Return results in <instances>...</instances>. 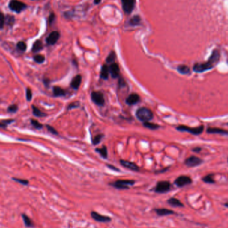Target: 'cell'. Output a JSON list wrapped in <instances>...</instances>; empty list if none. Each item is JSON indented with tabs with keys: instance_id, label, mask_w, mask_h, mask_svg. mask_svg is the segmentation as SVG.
I'll return each instance as SVG.
<instances>
[{
	"instance_id": "obj_50",
	"label": "cell",
	"mask_w": 228,
	"mask_h": 228,
	"mask_svg": "<svg viewBox=\"0 0 228 228\" xmlns=\"http://www.w3.org/2000/svg\"><path fill=\"white\" fill-rule=\"evenodd\" d=\"M227 63H228V60H227Z\"/></svg>"
},
{
	"instance_id": "obj_4",
	"label": "cell",
	"mask_w": 228,
	"mask_h": 228,
	"mask_svg": "<svg viewBox=\"0 0 228 228\" xmlns=\"http://www.w3.org/2000/svg\"><path fill=\"white\" fill-rule=\"evenodd\" d=\"M177 130L180 131H185V132L190 133L194 136H198L202 133L204 130V126L201 125V126L197 127H189L188 126H185V125H179L177 127Z\"/></svg>"
},
{
	"instance_id": "obj_34",
	"label": "cell",
	"mask_w": 228,
	"mask_h": 228,
	"mask_svg": "<svg viewBox=\"0 0 228 228\" xmlns=\"http://www.w3.org/2000/svg\"><path fill=\"white\" fill-rule=\"evenodd\" d=\"M104 137V136L102 134H98V135L96 136L94 138L92 139V144L94 145H97L100 142L101 139H102V137Z\"/></svg>"
},
{
	"instance_id": "obj_27",
	"label": "cell",
	"mask_w": 228,
	"mask_h": 228,
	"mask_svg": "<svg viewBox=\"0 0 228 228\" xmlns=\"http://www.w3.org/2000/svg\"><path fill=\"white\" fill-rule=\"evenodd\" d=\"M96 151L100 153V156L103 157V158H107L108 157V151H107V148H106V146H103L102 148H97L96 149Z\"/></svg>"
},
{
	"instance_id": "obj_21",
	"label": "cell",
	"mask_w": 228,
	"mask_h": 228,
	"mask_svg": "<svg viewBox=\"0 0 228 228\" xmlns=\"http://www.w3.org/2000/svg\"><path fill=\"white\" fill-rule=\"evenodd\" d=\"M177 72L180 73L181 74L187 75L190 73V68L186 65H179L177 66Z\"/></svg>"
},
{
	"instance_id": "obj_3",
	"label": "cell",
	"mask_w": 228,
	"mask_h": 228,
	"mask_svg": "<svg viewBox=\"0 0 228 228\" xmlns=\"http://www.w3.org/2000/svg\"><path fill=\"white\" fill-rule=\"evenodd\" d=\"M134 183L135 182L134 180H116L115 182L110 183V185L118 189H127L129 188V186L134 185Z\"/></svg>"
},
{
	"instance_id": "obj_15",
	"label": "cell",
	"mask_w": 228,
	"mask_h": 228,
	"mask_svg": "<svg viewBox=\"0 0 228 228\" xmlns=\"http://www.w3.org/2000/svg\"><path fill=\"white\" fill-rule=\"evenodd\" d=\"M140 96L136 94V93H132V94L129 95L126 99V103L128 105L132 106V105H134L138 103L140 101Z\"/></svg>"
},
{
	"instance_id": "obj_41",
	"label": "cell",
	"mask_w": 228,
	"mask_h": 228,
	"mask_svg": "<svg viewBox=\"0 0 228 228\" xmlns=\"http://www.w3.org/2000/svg\"><path fill=\"white\" fill-rule=\"evenodd\" d=\"M79 103L78 102H73V103L70 104L69 106H68V110H71L72 108H75V107H79Z\"/></svg>"
},
{
	"instance_id": "obj_18",
	"label": "cell",
	"mask_w": 228,
	"mask_h": 228,
	"mask_svg": "<svg viewBox=\"0 0 228 228\" xmlns=\"http://www.w3.org/2000/svg\"><path fill=\"white\" fill-rule=\"evenodd\" d=\"M109 74H110V69L107 65L104 64V65L102 66L101 68L100 77L104 80H108V78H109Z\"/></svg>"
},
{
	"instance_id": "obj_39",
	"label": "cell",
	"mask_w": 228,
	"mask_h": 228,
	"mask_svg": "<svg viewBox=\"0 0 228 228\" xmlns=\"http://www.w3.org/2000/svg\"><path fill=\"white\" fill-rule=\"evenodd\" d=\"M32 98V90L30 88H27L26 89V99L28 101H31V99Z\"/></svg>"
},
{
	"instance_id": "obj_47",
	"label": "cell",
	"mask_w": 228,
	"mask_h": 228,
	"mask_svg": "<svg viewBox=\"0 0 228 228\" xmlns=\"http://www.w3.org/2000/svg\"><path fill=\"white\" fill-rule=\"evenodd\" d=\"M194 151H195V152H199L200 150H201V148H196L193 150Z\"/></svg>"
},
{
	"instance_id": "obj_19",
	"label": "cell",
	"mask_w": 228,
	"mask_h": 228,
	"mask_svg": "<svg viewBox=\"0 0 228 228\" xmlns=\"http://www.w3.org/2000/svg\"><path fill=\"white\" fill-rule=\"evenodd\" d=\"M155 212L157 215L160 216H165L167 215H171L174 214L175 212L172 211L171 209H165V208H160V209H156Z\"/></svg>"
},
{
	"instance_id": "obj_25",
	"label": "cell",
	"mask_w": 228,
	"mask_h": 228,
	"mask_svg": "<svg viewBox=\"0 0 228 228\" xmlns=\"http://www.w3.org/2000/svg\"><path fill=\"white\" fill-rule=\"evenodd\" d=\"M32 111H33V114L35 116L40 117L41 118V117H44V116L47 115L45 113L42 112V111L39 109V108H38L35 106H32Z\"/></svg>"
},
{
	"instance_id": "obj_49",
	"label": "cell",
	"mask_w": 228,
	"mask_h": 228,
	"mask_svg": "<svg viewBox=\"0 0 228 228\" xmlns=\"http://www.w3.org/2000/svg\"><path fill=\"white\" fill-rule=\"evenodd\" d=\"M225 206H226V207H228V203H227L225 204Z\"/></svg>"
},
{
	"instance_id": "obj_12",
	"label": "cell",
	"mask_w": 228,
	"mask_h": 228,
	"mask_svg": "<svg viewBox=\"0 0 228 228\" xmlns=\"http://www.w3.org/2000/svg\"><path fill=\"white\" fill-rule=\"evenodd\" d=\"M91 217L94 219V220L98 222H102V223H106V222H109L111 221V218L110 217L100 215L96 212H91Z\"/></svg>"
},
{
	"instance_id": "obj_42",
	"label": "cell",
	"mask_w": 228,
	"mask_h": 228,
	"mask_svg": "<svg viewBox=\"0 0 228 228\" xmlns=\"http://www.w3.org/2000/svg\"><path fill=\"white\" fill-rule=\"evenodd\" d=\"M5 23V17L4 16V13H1V29H3Z\"/></svg>"
},
{
	"instance_id": "obj_40",
	"label": "cell",
	"mask_w": 228,
	"mask_h": 228,
	"mask_svg": "<svg viewBox=\"0 0 228 228\" xmlns=\"http://www.w3.org/2000/svg\"><path fill=\"white\" fill-rule=\"evenodd\" d=\"M46 128H47L48 130L50 131V132L52 133V134H54V135H58V131L56 130L53 127H52L49 125H46Z\"/></svg>"
},
{
	"instance_id": "obj_29",
	"label": "cell",
	"mask_w": 228,
	"mask_h": 228,
	"mask_svg": "<svg viewBox=\"0 0 228 228\" xmlns=\"http://www.w3.org/2000/svg\"><path fill=\"white\" fill-rule=\"evenodd\" d=\"M204 182L207 183H214L215 180L213 179V174H209L203 178Z\"/></svg>"
},
{
	"instance_id": "obj_2",
	"label": "cell",
	"mask_w": 228,
	"mask_h": 228,
	"mask_svg": "<svg viewBox=\"0 0 228 228\" xmlns=\"http://www.w3.org/2000/svg\"><path fill=\"white\" fill-rule=\"evenodd\" d=\"M136 116L140 121L147 122L153 118V113L148 108L141 107L136 112Z\"/></svg>"
},
{
	"instance_id": "obj_11",
	"label": "cell",
	"mask_w": 228,
	"mask_h": 228,
	"mask_svg": "<svg viewBox=\"0 0 228 228\" xmlns=\"http://www.w3.org/2000/svg\"><path fill=\"white\" fill-rule=\"evenodd\" d=\"M60 37V33L57 31H54L50 34L48 37L46 38V42L49 45H54L58 42Z\"/></svg>"
},
{
	"instance_id": "obj_23",
	"label": "cell",
	"mask_w": 228,
	"mask_h": 228,
	"mask_svg": "<svg viewBox=\"0 0 228 228\" xmlns=\"http://www.w3.org/2000/svg\"><path fill=\"white\" fill-rule=\"evenodd\" d=\"M168 203L170 204L171 206H174V207H183V204L182 203L181 201H179L178 199L172 197L170 198L169 200L167 201Z\"/></svg>"
},
{
	"instance_id": "obj_17",
	"label": "cell",
	"mask_w": 228,
	"mask_h": 228,
	"mask_svg": "<svg viewBox=\"0 0 228 228\" xmlns=\"http://www.w3.org/2000/svg\"><path fill=\"white\" fill-rule=\"evenodd\" d=\"M82 82V75H77L72 79L71 81V87L73 89H78L79 86H80V83Z\"/></svg>"
},
{
	"instance_id": "obj_14",
	"label": "cell",
	"mask_w": 228,
	"mask_h": 228,
	"mask_svg": "<svg viewBox=\"0 0 228 228\" xmlns=\"http://www.w3.org/2000/svg\"><path fill=\"white\" fill-rule=\"evenodd\" d=\"M110 74L113 78H117L120 75V68L118 63H112L110 66Z\"/></svg>"
},
{
	"instance_id": "obj_36",
	"label": "cell",
	"mask_w": 228,
	"mask_h": 228,
	"mask_svg": "<svg viewBox=\"0 0 228 228\" xmlns=\"http://www.w3.org/2000/svg\"><path fill=\"white\" fill-rule=\"evenodd\" d=\"M17 48L18 49H20V51H25L26 49V48H27V46H26V44L25 43V42H20L17 43Z\"/></svg>"
},
{
	"instance_id": "obj_44",
	"label": "cell",
	"mask_w": 228,
	"mask_h": 228,
	"mask_svg": "<svg viewBox=\"0 0 228 228\" xmlns=\"http://www.w3.org/2000/svg\"><path fill=\"white\" fill-rule=\"evenodd\" d=\"M118 82H119V83H118V86H119V87H124V86H125V85H126V83H125L124 80L122 78H121V77H120V78H119Z\"/></svg>"
},
{
	"instance_id": "obj_20",
	"label": "cell",
	"mask_w": 228,
	"mask_h": 228,
	"mask_svg": "<svg viewBox=\"0 0 228 228\" xmlns=\"http://www.w3.org/2000/svg\"><path fill=\"white\" fill-rule=\"evenodd\" d=\"M53 93L55 97H62V96H64L66 94L65 90L58 86L54 87Z\"/></svg>"
},
{
	"instance_id": "obj_45",
	"label": "cell",
	"mask_w": 228,
	"mask_h": 228,
	"mask_svg": "<svg viewBox=\"0 0 228 228\" xmlns=\"http://www.w3.org/2000/svg\"><path fill=\"white\" fill-rule=\"evenodd\" d=\"M107 165V167L108 168H110V169H112V170H115V171H119V169H118V168H116V167H115V166H113V165H110V164H107L106 165Z\"/></svg>"
},
{
	"instance_id": "obj_31",
	"label": "cell",
	"mask_w": 228,
	"mask_h": 228,
	"mask_svg": "<svg viewBox=\"0 0 228 228\" xmlns=\"http://www.w3.org/2000/svg\"><path fill=\"white\" fill-rule=\"evenodd\" d=\"M34 60L38 63H42L44 62L45 57L42 55H36L34 57Z\"/></svg>"
},
{
	"instance_id": "obj_48",
	"label": "cell",
	"mask_w": 228,
	"mask_h": 228,
	"mask_svg": "<svg viewBox=\"0 0 228 228\" xmlns=\"http://www.w3.org/2000/svg\"><path fill=\"white\" fill-rule=\"evenodd\" d=\"M100 1H101V0H94V4H96V5L100 4Z\"/></svg>"
},
{
	"instance_id": "obj_33",
	"label": "cell",
	"mask_w": 228,
	"mask_h": 228,
	"mask_svg": "<svg viewBox=\"0 0 228 228\" xmlns=\"http://www.w3.org/2000/svg\"><path fill=\"white\" fill-rule=\"evenodd\" d=\"M30 122H31L32 125H33L35 128H36V129H38V130H40L43 127L42 124H40V123L39 121H38L37 120H35V119H32L30 120Z\"/></svg>"
},
{
	"instance_id": "obj_43",
	"label": "cell",
	"mask_w": 228,
	"mask_h": 228,
	"mask_svg": "<svg viewBox=\"0 0 228 228\" xmlns=\"http://www.w3.org/2000/svg\"><path fill=\"white\" fill-rule=\"evenodd\" d=\"M54 18H55V15H54V13H52L50 14V16H49V18H48V22H49V23H50V25H51V24H52V23L54 22Z\"/></svg>"
},
{
	"instance_id": "obj_28",
	"label": "cell",
	"mask_w": 228,
	"mask_h": 228,
	"mask_svg": "<svg viewBox=\"0 0 228 228\" xmlns=\"http://www.w3.org/2000/svg\"><path fill=\"white\" fill-rule=\"evenodd\" d=\"M143 125H144V127L148 128V129L152 130H155L159 129V128L160 127L159 125L155 124H153V123H150L148 121L144 122Z\"/></svg>"
},
{
	"instance_id": "obj_10",
	"label": "cell",
	"mask_w": 228,
	"mask_h": 228,
	"mask_svg": "<svg viewBox=\"0 0 228 228\" xmlns=\"http://www.w3.org/2000/svg\"><path fill=\"white\" fill-rule=\"evenodd\" d=\"M121 1L124 12L128 14L132 12L135 5V0H121Z\"/></svg>"
},
{
	"instance_id": "obj_32",
	"label": "cell",
	"mask_w": 228,
	"mask_h": 228,
	"mask_svg": "<svg viewBox=\"0 0 228 228\" xmlns=\"http://www.w3.org/2000/svg\"><path fill=\"white\" fill-rule=\"evenodd\" d=\"M116 59V54L115 51H111L110 54L109 55V56L106 58L107 63H114Z\"/></svg>"
},
{
	"instance_id": "obj_8",
	"label": "cell",
	"mask_w": 228,
	"mask_h": 228,
	"mask_svg": "<svg viewBox=\"0 0 228 228\" xmlns=\"http://www.w3.org/2000/svg\"><path fill=\"white\" fill-rule=\"evenodd\" d=\"M203 163V160L196 156H191L187 158L185 161V164L189 168L196 167Z\"/></svg>"
},
{
	"instance_id": "obj_35",
	"label": "cell",
	"mask_w": 228,
	"mask_h": 228,
	"mask_svg": "<svg viewBox=\"0 0 228 228\" xmlns=\"http://www.w3.org/2000/svg\"><path fill=\"white\" fill-rule=\"evenodd\" d=\"M13 121H14V119H5V120H2L1 123H0V126L2 128H5Z\"/></svg>"
},
{
	"instance_id": "obj_26",
	"label": "cell",
	"mask_w": 228,
	"mask_h": 228,
	"mask_svg": "<svg viewBox=\"0 0 228 228\" xmlns=\"http://www.w3.org/2000/svg\"><path fill=\"white\" fill-rule=\"evenodd\" d=\"M141 21V17H140V16L138 15H136V16H134V17H133L132 18L130 19L129 25H132V26L137 25L140 24Z\"/></svg>"
},
{
	"instance_id": "obj_1",
	"label": "cell",
	"mask_w": 228,
	"mask_h": 228,
	"mask_svg": "<svg viewBox=\"0 0 228 228\" xmlns=\"http://www.w3.org/2000/svg\"><path fill=\"white\" fill-rule=\"evenodd\" d=\"M220 59V53L218 49H215L212 52L211 56L207 61L204 63H196L194 64L193 69L195 72L202 73L206 71H208L217 65Z\"/></svg>"
},
{
	"instance_id": "obj_7",
	"label": "cell",
	"mask_w": 228,
	"mask_h": 228,
	"mask_svg": "<svg viewBox=\"0 0 228 228\" xmlns=\"http://www.w3.org/2000/svg\"><path fill=\"white\" fill-rule=\"evenodd\" d=\"M191 183V178L186 176V175H181V176L178 177L175 181V184L179 188H182V187L189 185Z\"/></svg>"
},
{
	"instance_id": "obj_5",
	"label": "cell",
	"mask_w": 228,
	"mask_h": 228,
	"mask_svg": "<svg viewBox=\"0 0 228 228\" xmlns=\"http://www.w3.org/2000/svg\"><path fill=\"white\" fill-rule=\"evenodd\" d=\"M9 7L11 10L15 11L16 13H20L27 7V5L24 3L18 1V0H11L9 3Z\"/></svg>"
},
{
	"instance_id": "obj_16",
	"label": "cell",
	"mask_w": 228,
	"mask_h": 228,
	"mask_svg": "<svg viewBox=\"0 0 228 228\" xmlns=\"http://www.w3.org/2000/svg\"><path fill=\"white\" fill-rule=\"evenodd\" d=\"M207 132L212 134H221V135L228 136V131L218 127H209L207 128Z\"/></svg>"
},
{
	"instance_id": "obj_22",
	"label": "cell",
	"mask_w": 228,
	"mask_h": 228,
	"mask_svg": "<svg viewBox=\"0 0 228 228\" xmlns=\"http://www.w3.org/2000/svg\"><path fill=\"white\" fill-rule=\"evenodd\" d=\"M42 49H43V44L42 42L40 40H38L36 41V42H34L33 47H32V51L34 52V53H36V52H38L41 51Z\"/></svg>"
},
{
	"instance_id": "obj_38",
	"label": "cell",
	"mask_w": 228,
	"mask_h": 228,
	"mask_svg": "<svg viewBox=\"0 0 228 228\" xmlns=\"http://www.w3.org/2000/svg\"><path fill=\"white\" fill-rule=\"evenodd\" d=\"M17 109H18V107H17V105L14 104V105H11V106H9L8 110V112L10 113H16L17 111Z\"/></svg>"
},
{
	"instance_id": "obj_46",
	"label": "cell",
	"mask_w": 228,
	"mask_h": 228,
	"mask_svg": "<svg viewBox=\"0 0 228 228\" xmlns=\"http://www.w3.org/2000/svg\"><path fill=\"white\" fill-rule=\"evenodd\" d=\"M49 81H50V80H48V79H46V80L45 79V80H44V83L46 86H48V85H49V83H50Z\"/></svg>"
},
{
	"instance_id": "obj_51",
	"label": "cell",
	"mask_w": 228,
	"mask_h": 228,
	"mask_svg": "<svg viewBox=\"0 0 228 228\" xmlns=\"http://www.w3.org/2000/svg\"><path fill=\"white\" fill-rule=\"evenodd\" d=\"M227 125H228V124H227Z\"/></svg>"
},
{
	"instance_id": "obj_24",
	"label": "cell",
	"mask_w": 228,
	"mask_h": 228,
	"mask_svg": "<svg viewBox=\"0 0 228 228\" xmlns=\"http://www.w3.org/2000/svg\"><path fill=\"white\" fill-rule=\"evenodd\" d=\"M22 217L23 218V220H24V224H25L26 227H34L33 222H32V221L30 220V218H29L27 215L24 214V213H22Z\"/></svg>"
},
{
	"instance_id": "obj_9",
	"label": "cell",
	"mask_w": 228,
	"mask_h": 228,
	"mask_svg": "<svg viewBox=\"0 0 228 228\" xmlns=\"http://www.w3.org/2000/svg\"><path fill=\"white\" fill-rule=\"evenodd\" d=\"M92 101L98 106H103L104 104V98L102 93L100 92H93L91 94Z\"/></svg>"
},
{
	"instance_id": "obj_37",
	"label": "cell",
	"mask_w": 228,
	"mask_h": 228,
	"mask_svg": "<svg viewBox=\"0 0 228 228\" xmlns=\"http://www.w3.org/2000/svg\"><path fill=\"white\" fill-rule=\"evenodd\" d=\"M13 180L15 181V182H18L22 184V185H24V186H28L29 184V181L27 180H23V179H19V178H16V177H14L13 178Z\"/></svg>"
},
{
	"instance_id": "obj_30",
	"label": "cell",
	"mask_w": 228,
	"mask_h": 228,
	"mask_svg": "<svg viewBox=\"0 0 228 228\" xmlns=\"http://www.w3.org/2000/svg\"><path fill=\"white\" fill-rule=\"evenodd\" d=\"M15 23V18L14 17L10 15H8L5 17V23L8 25H13L14 23Z\"/></svg>"
},
{
	"instance_id": "obj_6",
	"label": "cell",
	"mask_w": 228,
	"mask_h": 228,
	"mask_svg": "<svg viewBox=\"0 0 228 228\" xmlns=\"http://www.w3.org/2000/svg\"><path fill=\"white\" fill-rule=\"evenodd\" d=\"M171 185L169 182L167 181H161L159 182L156 185L154 191L159 194H163V193H166L171 189Z\"/></svg>"
},
{
	"instance_id": "obj_52",
	"label": "cell",
	"mask_w": 228,
	"mask_h": 228,
	"mask_svg": "<svg viewBox=\"0 0 228 228\" xmlns=\"http://www.w3.org/2000/svg\"><path fill=\"white\" fill-rule=\"evenodd\" d=\"M227 161H228V159H227Z\"/></svg>"
},
{
	"instance_id": "obj_13",
	"label": "cell",
	"mask_w": 228,
	"mask_h": 228,
	"mask_svg": "<svg viewBox=\"0 0 228 228\" xmlns=\"http://www.w3.org/2000/svg\"><path fill=\"white\" fill-rule=\"evenodd\" d=\"M120 163H121V164L122 166H124V168L129 169H130V170L135 171H139V168L133 162H128V161H127V160L121 159V161H120Z\"/></svg>"
}]
</instances>
